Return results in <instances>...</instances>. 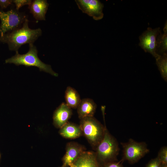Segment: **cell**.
Wrapping results in <instances>:
<instances>
[{"instance_id":"6da1fadb","label":"cell","mask_w":167,"mask_h":167,"mask_svg":"<svg viewBox=\"0 0 167 167\" xmlns=\"http://www.w3.org/2000/svg\"><path fill=\"white\" fill-rule=\"evenodd\" d=\"M29 21L26 19L22 27L0 36V41L8 45L11 51H18L23 45L33 44L42 33L40 28L32 29L28 26Z\"/></svg>"},{"instance_id":"7a4b0ae2","label":"cell","mask_w":167,"mask_h":167,"mask_svg":"<svg viewBox=\"0 0 167 167\" xmlns=\"http://www.w3.org/2000/svg\"><path fill=\"white\" fill-rule=\"evenodd\" d=\"M28 51L25 54H20L18 51L11 58L6 60V63H13L17 66L23 65L26 66H35L38 67L40 71H43L55 76L58 74L52 69L51 66L46 64L41 61L37 56L38 51L33 44H29Z\"/></svg>"},{"instance_id":"3957f363","label":"cell","mask_w":167,"mask_h":167,"mask_svg":"<svg viewBox=\"0 0 167 167\" xmlns=\"http://www.w3.org/2000/svg\"><path fill=\"white\" fill-rule=\"evenodd\" d=\"M95 150L96 159L101 167L108 163L117 161L120 150L119 144L106 127L104 137Z\"/></svg>"},{"instance_id":"277c9868","label":"cell","mask_w":167,"mask_h":167,"mask_svg":"<svg viewBox=\"0 0 167 167\" xmlns=\"http://www.w3.org/2000/svg\"><path fill=\"white\" fill-rule=\"evenodd\" d=\"M79 125L82 135L95 149L104 137L106 126L93 117L80 119Z\"/></svg>"},{"instance_id":"5b68a950","label":"cell","mask_w":167,"mask_h":167,"mask_svg":"<svg viewBox=\"0 0 167 167\" xmlns=\"http://www.w3.org/2000/svg\"><path fill=\"white\" fill-rule=\"evenodd\" d=\"M121 144L123 148L122 159L131 164L138 162L149 152L145 142H138L130 139L127 142Z\"/></svg>"},{"instance_id":"8992f818","label":"cell","mask_w":167,"mask_h":167,"mask_svg":"<svg viewBox=\"0 0 167 167\" xmlns=\"http://www.w3.org/2000/svg\"><path fill=\"white\" fill-rule=\"evenodd\" d=\"M18 11L13 9L6 12L0 11V36L18 29L27 19L25 15Z\"/></svg>"},{"instance_id":"52a82bcc","label":"cell","mask_w":167,"mask_h":167,"mask_svg":"<svg viewBox=\"0 0 167 167\" xmlns=\"http://www.w3.org/2000/svg\"><path fill=\"white\" fill-rule=\"evenodd\" d=\"M160 28H148L139 37V45L145 52H148L155 58L159 55L156 53L157 38L161 32Z\"/></svg>"},{"instance_id":"ba28073f","label":"cell","mask_w":167,"mask_h":167,"mask_svg":"<svg viewBox=\"0 0 167 167\" xmlns=\"http://www.w3.org/2000/svg\"><path fill=\"white\" fill-rule=\"evenodd\" d=\"M79 8L82 12L92 17L96 20L102 19L104 16L103 4L98 0H76Z\"/></svg>"},{"instance_id":"9c48e42d","label":"cell","mask_w":167,"mask_h":167,"mask_svg":"<svg viewBox=\"0 0 167 167\" xmlns=\"http://www.w3.org/2000/svg\"><path fill=\"white\" fill-rule=\"evenodd\" d=\"M85 148L80 144L73 142L67 143L66 153L62 158V164L59 167H70L84 151Z\"/></svg>"},{"instance_id":"30bf717a","label":"cell","mask_w":167,"mask_h":167,"mask_svg":"<svg viewBox=\"0 0 167 167\" xmlns=\"http://www.w3.org/2000/svg\"><path fill=\"white\" fill-rule=\"evenodd\" d=\"M72 114L71 108L66 103H62L54 112L53 120L54 126L60 128L68 122Z\"/></svg>"},{"instance_id":"8fae6325","label":"cell","mask_w":167,"mask_h":167,"mask_svg":"<svg viewBox=\"0 0 167 167\" xmlns=\"http://www.w3.org/2000/svg\"><path fill=\"white\" fill-rule=\"evenodd\" d=\"M70 167H101L95 152L84 151Z\"/></svg>"},{"instance_id":"7c38bea8","label":"cell","mask_w":167,"mask_h":167,"mask_svg":"<svg viewBox=\"0 0 167 167\" xmlns=\"http://www.w3.org/2000/svg\"><path fill=\"white\" fill-rule=\"evenodd\" d=\"M49 4L45 0L32 1L28 8L35 19L37 20H45Z\"/></svg>"},{"instance_id":"4fadbf2b","label":"cell","mask_w":167,"mask_h":167,"mask_svg":"<svg viewBox=\"0 0 167 167\" xmlns=\"http://www.w3.org/2000/svg\"><path fill=\"white\" fill-rule=\"evenodd\" d=\"M96 107V104L92 99L88 98L81 100L77 108L79 118L81 119L93 117Z\"/></svg>"},{"instance_id":"5bb4252c","label":"cell","mask_w":167,"mask_h":167,"mask_svg":"<svg viewBox=\"0 0 167 167\" xmlns=\"http://www.w3.org/2000/svg\"><path fill=\"white\" fill-rule=\"evenodd\" d=\"M59 134L63 137L69 139H73L83 135L79 125L67 122L60 128Z\"/></svg>"},{"instance_id":"9a60e30c","label":"cell","mask_w":167,"mask_h":167,"mask_svg":"<svg viewBox=\"0 0 167 167\" xmlns=\"http://www.w3.org/2000/svg\"><path fill=\"white\" fill-rule=\"evenodd\" d=\"M65 97L66 103L71 108L77 109L81 100L78 92L70 86L66 88Z\"/></svg>"},{"instance_id":"2e32d148","label":"cell","mask_w":167,"mask_h":167,"mask_svg":"<svg viewBox=\"0 0 167 167\" xmlns=\"http://www.w3.org/2000/svg\"><path fill=\"white\" fill-rule=\"evenodd\" d=\"M164 32H161L157 38L156 53L160 55L167 53V21L164 28Z\"/></svg>"},{"instance_id":"e0dca14e","label":"cell","mask_w":167,"mask_h":167,"mask_svg":"<svg viewBox=\"0 0 167 167\" xmlns=\"http://www.w3.org/2000/svg\"><path fill=\"white\" fill-rule=\"evenodd\" d=\"M156 62L161 76L164 80H167V54L159 55L156 58Z\"/></svg>"},{"instance_id":"ac0fdd59","label":"cell","mask_w":167,"mask_h":167,"mask_svg":"<svg viewBox=\"0 0 167 167\" xmlns=\"http://www.w3.org/2000/svg\"><path fill=\"white\" fill-rule=\"evenodd\" d=\"M157 158L162 164H167V147H162L159 151Z\"/></svg>"},{"instance_id":"d6986e66","label":"cell","mask_w":167,"mask_h":167,"mask_svg":"<svg viewBox=\"0 0 167 167\" xmlns=\"http://www.w3.org/2000/svg\"><path fill=\"white\" fill-rule=\"evenodd\" d=\"M32 1L30 0H13V2L15 5L16 10L18 11L20 8L24 5L29 6Z\"/></svg>"},{"instance_id":"ffe728a7","label":"cell","mask_w":167,"mask_h":167,"mask_svg":"<svg viewBox=\"0 0 167 167\" xmlns=\"http://www.w3.org/2000/svg\"><path fill=\"white\" fill-rule=\"evenodd\" d=\"M162 163L156 157L151 159L147 165L146 167H161Z\"/></svg>"},{"instance_id":"44dd1931","label":"cell","mask_w":167,"mask_h":167,"mask_svg":"<svg viewBox=\"0 0 167 167\" xmlns=\"http://www.w3.org/2000/svg\"><path fill=\"white\" fill-rule=\"evenodd\" d=\"M124 161L122 159L119 161H115L108 163L101 167H123L122 163Z\"/></svg>"},{"instance_id":"7402d4cb","label":"cell","mask_w":167,"mask_h":167,"mask_svg":"<svg viewBox=\"0 0 167 167\" xmlns=\"http://www.w3.org/2000/svg\"><path fill=\"white\" fill-rule=\"evenodd\" d=\"M13 3V0H0V6L2 9L7 8Z\"/></svg>"},{"instance_id":"603a6c76","label":"cell","mask_w":167,"mask_h":167,"mask_svg":"<svg viewBox=\"0 0 167 167\" xmlns=\"http://www.w3.org/2000/svg\"><path fill=\"white\" fill-rule=\"evenodd\" d=\"M161 167H167V164H162Z\"/></svg>"},{"instance_id":"cb8c5ba5","label":"cell","mask_w":167,"mask_h":167,"mask_svg":"<svg viewBox=\"0 0 167 167\" xmlns=\"http://www.w3.org/2000/svg\"></svg>"}]
</instances>
